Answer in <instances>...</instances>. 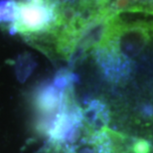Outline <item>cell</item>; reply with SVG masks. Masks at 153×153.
<instances>
[{"label":"cell","instance_id":"cell-1","mask_svg":"<svg viewBox=\"0 0 153 153\" xmlns=\"http://www.w3.org/2000/svg\"><path fill=\"white\" fill-rule=\"evenodd\" d=\"M56 21L55 6L46 0H25L18 4L15 21L17 31L28 34L46 32Z\"/></svg>","mask_w":153,"mask_h":153},{"label":"cell","instance_id":"cell-2","mask_svg":"<svg viewBox=\"0 0 153 153\" xmlns=\"http://www.w3.org/2000/svg\"><path fill=\"white\" fill-rule=\"evenodd\" d=\"M18 5L13 0H0V23L15 22Z\"/></svg>","mask_w":153,"mask_h":153}]
</instances>
